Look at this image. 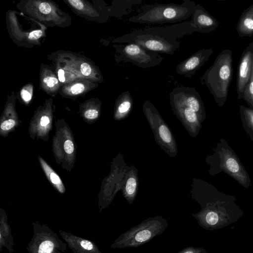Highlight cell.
<instances>
[{
    "mask_svg": "<svg viewBox=\"0 0 253 253\" xmlns=\"http://www.w3.org/2000/svg\"><path fill=\"white\" fill-rule=\"evenodd\" d=\"M21 96L22 99L26 102L30 101L32 97L31 93L25 89H23L21 91Z\"/></svg>",
    "mask_w": 253,
    "mask_h": 253,
    "instance_id": "1f68e13d",
    "label": "cell"
},
{
    "mask_svg": "<svg viewBox=\"0 0 253 253\" xmlns=\"http://www.w3.org/2000/svg\"><path fill=\"white\" fill-rule=\"evenodd\" d=\"M133 99L129 91H123L116 100L115 117L118 120L126 117L131 112Z\"/></svg>",
    "mask_w": 253,
    "mask_h": 253,
    "instance_id": "e0dca14e",
    "label": "cell"
},
{
    "mask_svg": "<svg viewBox=\"0 0 253 253\" xmlns=\"http://www.w3.org/2000/svg\"><path fill=\"white\" fill-rule=\"evenodd\" d=\"M221 169L234 177L244 187H248L250 178L244 168L230 148L219 149Z\"/></svg>",
    "mask_w": 253,
    "mask_h": 253,
    "instance_id": "9c48e42d",
    "label": "cell"
},
{
    "mask_svg": "<svg viewBox=\"0 0 253 253\" xmlns=\"http://www.w3.org/2000/svg\"><path fill=\"white\" fill-rule=\"evenodd\" d=\"M41 163L47 176L49 177L51 182L56 186L61 193H63L65 191L64 187L58 175L52 171L44 161L41 160Z\"/></svg>",
    "mask_w": 253,
    "mask_h": 253,
    "instance_id": "ffe728a7",
    "label": "cell"
},
{
    "mask_svg": "<svg viewBox=\"0 0 253 253\" xmlns=\"http://www.w3.org/2000/svg\"><path fill=\"white\" fill-rule=\"evenodd\" d=\"M177 253H207L206 251L203 248L188 247L179 251Z\"/></svg>",
    "mask_w": 253,
    "mask_h": 253,
    "instance_id": "7402d4cb",
    "label": "cell"
},
{
    "mask_svg": "<svg viewBox=\"0 0 253 253\" xmlns=\"http://www.w3.org/2000/svg\"><path fill=\"white\" fill-rule=\"evenodd\" d=\"M59 233L68 248L74 253H102L92 241L62 230H59Z\"/></svg>",
    "mask_w": 253,
    "mask_h": 253,
    "instance_id": "5bb4252c",
    "label": "cell"
},
{
    "mask_svg": "<svg viewBox=\"0 0 253 253\" xmlns=\"http://www.w3.org/2000/svg\"><path fill=\"white\" fill-rule=\"evenodd\" d=\"M190 22L196 32L202 33L212 32L219 24L218 21L200 4L195 6Z\"/></svg>",
    "mask_w": 253,
    "mask_h": 253,
    "instance_id": "4fadbf2b",
    "label": "cell"
},
{
    "mask_svg": "<svg viewBox=\"0 0 253 253\" xmlns=\"http://www.w3.org/2000/svg\"><path fill=\"white\" fill-rule=\"evenodd\" d=\"M58 79L60 82L63 83L65 80L64 72L63 70L60 69L58 71Z\"/></svg>",
    "mask_w": 253,
    "mask_h": 253,
    "instance_id": "d6a6232c",
    "label": "cell"
},
{
    "mask_svg": "<svg viewBox=\"0 0 253 253\" xmlns=\"http://www.w3.org/2000/svg\"><path fill=\"white\" fill-rule=\"evenodd\" d=\"M43 83L49 88L53 87L57 84L58 80L53 77H47L43 79Z\"/></svg>",
    "mask_w": 253,
    "mask_h": 253,
    "instance_id": "cb8c5ba5",
    "label": "cell"
},
{
    "mask_svg": "<svg viewBox=\"0 0 253 253\" xmlns=\"http://www.w3.org/2000/svg\"><path fill=\"white\" fill-rule=\"evenodd\" d=\"M169 98L191 108L199 116L202 122L206 118L204 103L199 93L193 87L176 86L169 93Z\"/></svg>",
    "mask_w": 253,
    "mask_h": 253,
    "instance_id": "ba28073f",
    "label": "cell"
},
{
    "mask_svg": "<svg viewBox=\"0 0 253 253\" xmlns=\"http://www.w3.org/2000/svg\"><path fill=\"white\" fill-rule=\"evenodd\" d=\"M40 11L43 14H48L50 12L51 10V6L47 2H42L39 5Z\"/></svg>",
    "mask_w": 253,
    "mask_h": 253,
    "instance_id": "83f0119b",
    "label": "cell"
},
{
    "mask_svg": "<svg viewBox=\"0 0 253 253\" xmlns=\"http://www.w3.org/2000/svg\"><path fill=\"white\" fill-rule=\"evenodd\" d=\"M118 62H129L138 67L145 69L155 67L161 64L164 58L159 53L147 50L133 43L116 44Z\"/></svg>",
    "mask_w": 253,
    "mask_h": 253,
    "instance_id": "52a82bcc",
    "label": "cell"
},
{
    "mask_svg": "<svg viewBox=\"0 0 253 253\" xmlns=\"http://www.w3.org/2000/svg\"><path fill=\"white\" fill-rule=\"evenodd\" d=\"M32 224L34 234L26 248L29 253H62L67 250V244L46 224L37 221Z\"/></svg>",
    "mask_w": 253,
    "mask_h": 253,
    "instance_id": "5b68a950",
    "label": "cell"
},
{
    "mask_svg": "<svg viewBox=\"0 0 253 253\" xmlns=\"http://www.w3.org/2000/svg\"><path fill=\"white\" fill-rule=\"evenodd\" d=\"M64 148L67 154H71L74 149L73 142L70 140H66L64 144Z\"/></svg>",
    "mask_w": 253,
    "mask_h": 253,
    "instance_id": "f1b7e54d",
    "label": "cell"
},
{
    "mask_svg": "<svg viewBox=\"0 0 253 253\" xmlns=\"http://www.w3.org/2000/svg\"><path fill=\"white\" fill-rule=\"evenodd\" d=\"M42 34V32L41 30H38L31 32L28 35V38L29 40H37L40 38Z\"/></svg>",
    "mask_w": 253,
    "mask_h": 253,
    "instance_id": "f546056e",
    "label": "cell"
},
{
    "mask_svg": "<svg viewBox=\"0 0 253 253\" xmlns=\"http://www.w3.org/2000/svg\"><path fill=\"white\" fill-rule=\"evenodd\" d=\"M240 113L243 126L246 132L253 141V109L240 105Z\"/></svg>",
    "mask_w": 253,
    "mask_h": 253,
    "instance_id": "ac0fdd59",
    "label": "cell"
},
{
    "mask_svg": "<svg viewBox=\"0 0 253 253\" xmlns=\"http://www.w3.org/2000/svg\"><path fill=\"white\" fill-rule=\"evenodd\" d=\"M243 99L253 109V63L250 79L244 90Z\"/></svg>",
    "mask_w": 253,
    "mask_h": 253,
    "instance_id": "44dd1931",
    "label": "cell"
},
{
    "mask_svg": "<svg viewBox=\"0 0 253 253\" xmlns=\"http://www.w3.org/2000/svg\"><path fill=\"white\" fill-rule=\"evenodd\" d=\"M84 116L88 119H94L98 116V112L95 109H89L85 112Z\"/></svg>",
    "mask_w": 253,
    "mask_h": 253,
    "instance_id": "4316f807",
    "label": "cell"
},
{
    "mask_svg": "<svg viewBox=\"0 0 253 253\" xmlns=\"http://www.w3.org/2000/svg\"><path fill=\"white\" fill-rule=\"evenodd\" d=\"M49 123V119L48 117L44 116L41 119L40 124L42 126H45Z\"/></svg>",
    "mask_w": 253,
    "mask_h": 253,
    "instance_id": "836d02e7",
    "label": "cell"
},
{
    "mask_svg": "<svg viewBox=\"0 0 253 253\" xmlns=\"http://www.w3.org/2000/svg\"><path fill=\"white\" fill-rule=\"evenodd\" d=\"M236 30L240 37L253 36V4L242 13Z\"/></svg>",
    "mask_w": 253,
    "mask_h": 253,
    "instance_id": "9a60e30c",
    "label": "cell"
},
{
    "mask_svg": "<svg viewBox=\"0 0 253 253\" xmlns=\"http://www.w3.org/2000/svg\"><path fill=\"white\" fill-rule=\"evenodd\" d=\"M168 224V221L160 215L148 218L121 234L110 247L115 249L140 247L161 235Z\"/></svg>",
    "mask_w": 253,
    "mask_h": 253,
    "instance_id": "277c9868",
    "label": "cell"
},
{
    "mask_svg": "<svg viewBox=\"0 0 253 253\" xmlns=\"http://www.w3.org/2000/svg\"><path fill=\"white\" fill-rule=\"evenodd\" d=\"M14 245L11 230L8 223V219L5 212L1 211L0 216V251L5 248L9 253H13Z\"/></svg>",
    "mask_w": 253,
    "mask_h": 253,
    "instance_id": "2e32d148",
    "label": "cell"
},
{
    "mask_svg": "<svg viewBox=\"0 0 253 253\" xmlns=\"http://www.w3.org/2000/svg\"><path fill=\"white\" fill-rule=\"evenodd\" d=\"M170 104L173 113L181 121L191 135L196 136L202 122L198 115L191 108L170 99Z\"/></svg>",
    "mask_w": 253,
    "mask_h": 253,
    "instance_id": "7c38bea8",
    "label": "cell"
},
{
    "mask_svg": "<svg viewBox=\"0 0 253 253\" xmlns=\"http://www.w3.org/2000/svg\"><path fill=\"white\" fill-rule=\"evenodd\" d=\"M213 52L211 48L197 51L177 65L176 73L186 78H191L209 59Z\"/></svg>",
    "mask_w": 253,
    "mask_h": 253,
    "instance_id": "8fae6325",
    "label": "cell"
},
{
    "mask_svg": "<svg viewBox=\"0 0 253 253\" xmlns=\"http://www.w3.org/2000/svg\"><path fill=\"white\" fill-rule=\"evenodd\" d=\"M233 57L230 49L221 51L212 66L201 78L202 84L208 87L216 103L222 107L225 103L233 77Z\"/></svg>",
    "mask_w": 253,
    "mask_h": 253,
    "instance_id": "3957f363",
    "label": "cell"
},
{
    "mask_svg": "<svg viewBox=\"0 0 253 253\" xmlns=\"http://www.w3.org/2000/svg\"><path fill=\"white\" fill-rule=\"evenodd\" d=\"M81 72L85 76H89L91 72L90 66L87 63H82L81 65Z\"/></svg>",
    "mask_w": 253,
    "mask_h": 253,
    "instance_id": "484cf974",
    "label": "cell"
},
{
    "mask_svg": "<svg viewBox=\"0 0 253 253\" xmlns=\"http://www.w3.org/2000/svg\"><path fill=\"white\" fill-rule=\"evenodd\" d=\"M84 86L81 83H77L73 84L70 87V91L74 95H77L84 91Z\"/></svg>",
    "mask_w": 253,
    "mask_h": 253,
    "instance_id": "603a6c76",
    "label": "cell"
},
{
    "mask_svg": "<svg viewBox=\"0 0 253 253\" xmlns=\"http://www.w3.org/2000/svg\"><path fill=\"white\" fill-rule=\"evenodd\" d=\"M124 191V197L129 203L131 204L135 199L136 194L137 181L133 176L128 178Z\"/></svg>",
    "mask_w": 253,
    "mask_h": 253,
    "instance_id": "d6986e66",
    "label": "cell"
},
{
    "mask_svg": "<svg viewBox=\"0 0 253 253\" xmlns=\"http://www.w3.org/2000/svg\"><path fill=\"white\" fill-rule=\"evenodd\" d=\"M196 32L190 21L162 27L135 30L114 40L121 43H133L157 53L173 55L180 47L178 41Z\"/></svg>",
    "mask_w": 253,
    "mask_h": 253,
    "instance_id": "6da1fadb",
    "label": "cell"
},
{
    "mask_svg": "<svg viewBox=\"0 0 253 253\" xmlns=\"http://www.w3.org/2000/svg\"><path fill=\"white\" fill-rule=\"evenodd\" d=\"M69 3L74 7L77 9H82L84 7V4L80 0H69Z\"/></svg>",
    "mask_w": 253,
    "mask_h": 253,
    "instance_id": "4dcf8cb0",
    "label": "cell"
},
{
    "mask_svg": "<svg viewBox=\"0 0 253 253\" xmlns=\"http://www.w3.org/2000/svg\"><path fill=\"white\" fill-rule=\"evenodd\" d=\"M15 125V122L12 119L4 121L0 125V128L4 130L12 128Z\"/></svg>",
    "mask_w": 253,
    "mask_h": 253,
    "instance_id": "d4e9b609",
    "label": "cell"
},
{
    "mask_svg": "<svg viewBox=\"0 0 253 253\" xmlns=\"http://www.w3.org/2000/svg\"><path fill=\"white\" fill-rule=\"evenodd\" d=\"M196 3L192 0H184L181 4L153 3L141 6V11L130 17V22L147 24L176 23L190 18Z\"/></svg>",
    "mask_w": 253,
    "mask_h": 253,
    "instance_id": "7a4b0ae2",
    "label": "cell"
},
{
    "mask_svg": "<svg viewBox=\"0 0 253 253\" xmlns=\"http://www.w3.org/2000/svg\"><path fill=\"white\" fill-rule=\"evenodd\" d=\"M143 111L149 123L157 143L171 157H175L177 147L172 134L154 105L146 100Z\"/></svg>",
    "mask_w": 253,
    "mask_h": 253,
    "instance_id": "8992f818",
    "label": "cell"
},
{
    "mask_svg": "<svg viewBox=\"0 0 253 253\" xmlns=\"http://www.w3.org/2000/svg\"><path fill=\"white\" fill-rule=\"evenodd\" d=\"M253 63V42H251L243 50L239 63L236 83L238 100L243 99L244 90L251 77Z\"/></svg>",
    "mask_w": 253,
    "mask_h": 253,
    "instance_id": "30bf717a",
    "label": "cell"
}]
</instances>
